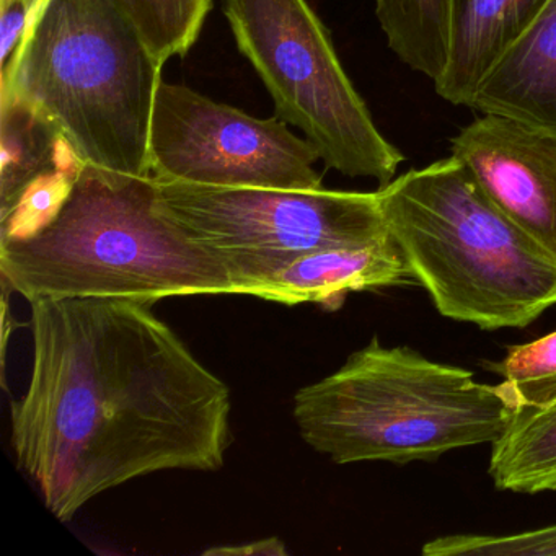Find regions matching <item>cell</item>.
Returning a JSON list of instances; mask_svg holds the SVG:
<instances>
[{
	"label": "cell",
	"instance_id": "6da1fadb",
	"mask_svg": "<svg viewBox=\"0 0 556 556\" xmlns=\"http://www.w3.org/2000/svg\"><path fill=\"white\" fill-rule=\"evenodd\" d=\"M30 305L34 361L27 392L12 402V445L58 519L136 478L224 467L229 387L152 304Z\"/></svg>",
	"mask_w": 556,
	"mask_h": 556
},
{
	"label": "cell",
	"instance_id": "7a4b0ae2",
	"mask_svg": "<svg viewBox=\"0 0 556 556\" xmlns=\"http://www.w3.org/2000/svg\"><path fill=\"white\" fill-rule=\"evenodd\" d=\"M0 273L30 304L240 295L226 253L198 242L162 213L154 177L87 164L45 229L27 239L0 240Z\"/></svg>",
	"mask_w": 556,
	"mask_h": 556
},
{
	"label": "cell",
	"instance_id": "3957f363",
	"mask_svg": "<svg viewBox=\"0 0 556 556\" xmlns=\"http://www.w3.org/2000/svg\"><path fill=\"white\" fill-rule=\"evenodd\" d=\"M162 67L116 0H41L2 71L0 100L40 113L84 164L152 177Z\"/></svg>",
	"mask_w": 556,
	"mask_h": 556
},
{
	"label": "cell",
	"instance_id": "277c9868",
	"mask_svg": "<svg viewBox=\"0 0 556 556\" xmlns=\"http://www.w3.org/2000/svg\"><path fill=\"white\" fill-rule=\"evenodd\" d=\"M387 230L439 314L523 328L556 304V258L514 224L457 157L377 190Z\"/></svg>",
	"mask_w": 556,
	"mask_h": 556
},
{
	"label": "cell",
	"instance_id": "5b68a950",
	"mask_svg": "<svg viewBox=\"0 0 556 556\" xmlns=\"http://www.w3.org/2000/svg\"><path fill=\"white\" fill-rule=\"evenodd\" d=\"M517 408L504 380L478 382L471 370L383 346L377 337L294 399L302 439L338 465L432 462L493 444Z\"/></svg>",
	"mask_w": 556,
	"mask_h": 556
},
{
	"label": "cell",
	"instance_id": "8992f818",
	"mask_svg": "<svg viewBox=\"0 0 556 556\" xmlns=\"http://www.w3.org/2000/svg\"><path fill=\"white\" fill-rule=\"evenodd\" d=\"M224 14L276 116L304 132L325 167L379 188L395 178L405 155L377 128L307 0H224Z\"/></svg>",
	"mask_w": 556,
	"mask_h": 556
},
{
	"label": "cell",
	"instance_id": "52a82bcc",
	"mask_svg": "<svg viewBox=\"0 0 556 556\" xmlns=\"http://www.w3.org/2000/svg\"><path fill=\"white\" fill-rule=\"evenodd\" d=\"M155 184L162 213L188 236L229 255L275 256L273 271L312 250L366 245L389 237L377 191Z\"/></svg>",
	"mask_w": 556,
	"mask_h": 556
},
{
	"label": "cell",
	"instance_id": "ba28073f",
	"mask_svg": "<svg viewBox=\"0 0 556 556\" xmlns=\"http://www.w3.org/2000/svg\"><path fill=\"white\" fill-rule=\"evenodd\" d=\"M151 174L159 181L226 188L321 190L314 146L285 122L260 119L162 80L151 128Z\"/></svg>",
	"mask_w": 556,
	"mask_h": 556
},
{
	"label": "cell",
	"instance_id": "9c48e42d",
	"mask_svg": "<svg viewBox=\"0 0 556 556\" xmlns=\"http://www.w3.org/2000/svg\"><path fill=\"white\" fill-rule=\"evenodd\" d=\"M451 144L484 194L556 258V136L486 113Z\"/></svg>",
	"mask_w": 556,
	"mask_h": 556
},
{
	"label": "cell",
	"instance_id": "30bf717a",
	"mask_svg": "<svg viewBox=\"0 0 556 556\" xmlns=\"http://www.w3.org/2000/svg\"><path fill=\"white\" fill-rule=\"evenodd\" d=\"M418 285L392 237L366 245L301 253L253 285L250 295L298 305L338 308L350 292Z\"/></svg>",
	"mask_w": 556,
	"mask_h": 556
},
{
	"label": "cell",
	"instance_id": "8fae6325",
	"mask_svg": "<svg viewBox=\"0 0 556 556\" xmlns=\"http://www.w3.org/2000/svg\"><path fill=\"white\" fill-rule=\"evenodd\" d=\"M470 109L556 136V0L543 5L484 74Z\"/></svg>",
	"mask_w": 556,
	"mask_h": 556
},
{
	"label": "cell",
	"instance_id": "7c38bea8",
	"mask_svg": "<svg viewBox=\"0 0 556 556\" xmlns=\"http://www.w3.org/2000/svg\"><path fill=\"white\" fill-rule=\"evenodd\" d=\"M548 0H448V50L435 93L468 106L497 58L529 27Z\"/></svg>",
	"mask_w": 556,
	"mask_h": 556
},
{
	"label": "cell",
	"instance_id": "4fadbf2b",
	"mask_svg": "<svg viewBox=\"0 0 556 556\" xmlns=\"http://www.w3.org/2000/svg\"><path fill=\"white\" fill-rule=\"evenodd\" d=\"M0 219L41 175L86 165L66 138L22 100H0Z\"/></svg>",
	"mask_w": 556,
	"mask_h": 556
},
{
	"label": "cell",
	"instance_id": "5bb4252c",
	"mask_svg": "<svg viewBox=\"0 0 556 556\" xmlns=\"http://www.w3.org/2000/svg\"><path fill=\"white\" fill-rule=\"evenodd\" d=\"M488 471L494 486L503 491H556V400L514 413L503 434L491 444Z\"/></svg>",
	"mask_w": 556,
	"mask_h": 556
},
{
	"label": "cell",
	"instance_id": "9a60e30c",
	"mask_svg": "<svg viewBox=\"0 0 556 556\" xmlns=\"http://www.w3.org/2000/svg\"><path fill=\"white\" fill-rule=\"evenodd\" d=\"M390 50L409 70L438 80L448 50V0H376Z\"/></svg>",
	"mask_w": 556,
	"mask_h": 556
},
{
	"label": "cell",
	"instance_id": "2e32d148",
	"mask_svg": "<svg viewBox=\"0 0 556 556\" xmlns=\"http://www.w3.org/2000/svg\"><path fill=\"white\" fill-rule=\"evenodd\" d=\"M155 58L187 56L203 30L213 0H116Z\"/></svg>",
	"mask_w": 556,
	"mask_h": 556
},
{
	"label": "cell",
	"instance_id": "e0dca14e",
	"mask_svg": "<svg viewBox=\"0 0 556 556\" xmlns=\"http://www.w3.org/2000/svg\"><path fill=\"white\" fill-rule=\"evenodd\" d=\"M488 369L503 377L519 408L549 405L556 400V331L507 348L504 359L488 364Z\"/></svg>",
	"mask_w": 556,
	"mask_h": 556
},
{
	"label": "cell",
	"instance_id": "ac0fdd59",
	"mask_svg": "<svg viewBox=\"0 0 556 556\" xmlns=\"http://www.w3.org/2000/svg\"><path fill=\"white\" fill-rule=\"evenodd\" d=\"M83 168H58L37 178L14 210L0 219V240L27 239L45 229L66 203Z\"/></svg>",
	"mask_w": 556,
	"mask_h": 556
},
{
	"label": "cell",
	"instance_id": "d6986e66",
	"mask_svg": "<svg viewBox=\"0 0 556 556\" xmlns=\"http://www.w3.org/2000/svg\"><path fill=\"white\" fill-rule=\"evenodd\" d=\"M426 556H556V523L510 535L439 536L422 546Z\"/></svg>",
	"mask_w": 556,
	"mask_h": 556
},
{
	"label": "cell",
	"instance_id": "ffe728a7",
	"mask_svg": "<svg viewBox=\"0 0 556 556\" xmlns=\"http://www.w3.org/2000/svg\"><path fill=\"white\" fill-rule=\"evenodd\" d=\"M30 5L25 0H0V67L12 63L31 24Z\"/></svg>",
	"mask_w": 556,
	"mask_h": 556
},
{
	"label": "cell",
	"instance_id": "44dd1931",
	"mask_svg": "<svg viewBox=\"0 0 556 556\" xmlns=\"http://www.w3.org/2000/svg\"><path fill=\"white\" fill-rule=\"evenodd\" d=\"M288 553L285 543L279 539H263L258 542L242 543L237 546H217V548H210L204 552V555H236V556H253V555H268V556H282Z\"/></svg>",
	"mask_w": 556,
	"mask_h": 556
},
{
	"label": "cell",
	"instance_id": "7402d4cb",
	"mask_svg": "<svg viewBox=\"0 0 556 556\" xmlns=\"http://www.w3.org/2000/svg\"><path fill=\"white\" fill-rule=\"evenodd\" d=\"M25 2L30 5L31 11H34L35 14V11H37L38 4H40L41 0H25ZM31 17H34V15H31Z\"/></svg>",
	"mask_w": 556,
	"mask_h": 556
}]
</instances>
